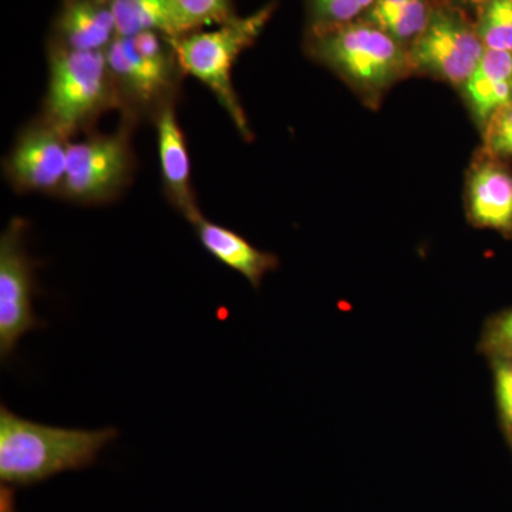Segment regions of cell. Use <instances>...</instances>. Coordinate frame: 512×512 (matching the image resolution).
Instances as JSON below:
<instances>
[{
    "instance_id": "obj_18",
    "label": "cell",
    "mask_w": 512,
    "mask_h": 512,
    "mask_svg": "<svg viewBox=\"0 0 512 512\" xmlns=\"http://www.w3.org/2000/svg\"><path fill=\"white\" fill-rule=\"evenodd\" d=\"M478 36L485 49L512 53V0H491L478 13Z\"/></svg>"
},
{
    "instance_id": "obj_4",
    "label": "cell",
    "mask_w": 512,
    "mask_h": 512,
    "mask_svg": "<svg viewBox=\"0 0 512 512\" xmlns=\"http://www.w3.org/2000/svg\"><path fill=\"white\" fill-rule=\"evenodd\" d=\"M274 10L275 5L271 3L247 18L235 16L217 29L194 30L170 37L183 73L200 80L214 93L247 140L251 138V131L232 84V67L239 55L254 45Z\"/></svg>"
},
{
    "instance_id": "obj_25",
    "label": "cell",
    "mask_w": 512,
    "mask_h": 512,
    "mask_svg": "<svg viewBox=\"0 0 512 512\" xmlns=\"http://www.w3.org/2000/svg\"><path fill=\"white\" fill-rule=\"evenodd\" d=\"M106 2H109V0H106Z\"/></svg>"
},
{
    "instance_id": "obj_8",
    "label": "cell",
    "mask_w": 512,
    "mask_h": 512,
    "mask_svg": "<svg viewBox=\"0 0 512 512\" xmlns=\"http://www.w3.org/2000/svg\"><path fill=\"white\" fill-rule=\"evenodd\" d=\"M485 52L476 26L451 6L434 8L429 25L409 49L413 69L464 86Z\"/></svg>"
},
{
    "instance_id": "obj_19",
    "label": "cell",
    "mask_w": 512,
    "mask_h": 512,
    "mask_svg": "<svg viewBox=\"0 0 512 512\" xmlns=\"http://www.w3.org/2000/svg\"><path fill=\"white\" fill-rule=\"evenodd\" d=\"M376 0H309L312 29H328L356 22Z\"/></svg>"
},
{
    "instance_id": "obj_23",
    "label": "cell",
    "mask_w": 512,
    "mask_h": 512,
    "mask_svg": "<svg viewBox=\"0 0 512 512\" xmlns=\"http://www.w3.org/2000/svg\"><path fill=\"white\" fill-rule=\"evenodd\" d=\"M15 488L2 484L0 490V512H16L15 510Z\"/></svg>"
},
{
    "instance_id": "obj_10",
    "label": "cell",
    "mask_w": 512,
    "mask_h": 512,
    "mask_svg": "<svg viewBox=\"0 0 512 512\" xmlns=\"http://www.w3.org/2000/svg\"><path fill=\"white\" fill-rule=\"evenodd\" d=\"M153 120L157 127L158 157L165 195L175 210L192 224L202 214L192 190L190 154L175 113V101L161 107Z\"/></svg>"
},
{
    "instance_id": "obj_7",
    "label": "cell",
    "mask_w": 512,
    "mask_h": 512,
    "mask_svg": "<svg viewBox=\"0 0 512 512\" xmlns=\"http://www.w3.org/2000/svg\"><path fill=\"white\" fill-rule=\"evenodd\" d=\"M28 222L13 218L0 238V357L10 359L19 340L32 330L45 328L35 313L37 288L35 259L26 249Z\"/></svg>"
},
{
    "instance_id": "obj_12",
    "label": "cell",
    "mask_w": 512,
    "mask_h": 512,
    "mask_svg": "<svg viewBox=\"0 0 512 512\" xmlns=\"http://www.w3.org/2000/svg\"><path fill=\"white\" fill-rule=\"evenodd\" d=\"M191 225L202 247L222 265L247 278L254 288H259L264 276L278 266V258L274 254L259 251L237 232L208 221L204 215Z\"/></svg>"
},
{
    "instance_id": "obj_1",
    "label": "cell",
    "mask_w": 512,
    "mask_h": 512,
    "mask_svg": "<svg viewBox=\"0 0 512 512\" xmlns=\"http://www.w3.org/2000/svg\"><path fill=\"white\" fill-rule=\"evenodd\" d=\"M119 436L116 429L82 430L23 419L0 406V481L32 487L57 474L93 466L100 451Z\"/></svg>"
},
{
    "instance_id": "obj_5",
    "label": "cell",
    "mask_w": 512,
    "mask_h": 512,
    "mask_svg": "<svg viewBox=\"0 0 512 512\" xmlns=\"http://www.w3.org/2000/svg\"><path fill=\"white\" fill-rule=\"evenodd\" d=\"M107 62L124 116H154L175 101L184 76L170 37L158 32L117 36L106 50Z\"/></svg>"
},
{
    "instance_id": "obj_16",
    "label": "cell",
    "mask_w": 512,
    "mask_h": 512,
    "mask_svg": "<svg viewBox=\"0 0 512 512\" xmlns=\"http://www.w3.org/2000/svg\"><path fill=\"white\" fill-rule=\"evenodd\" d=\"M117 36L158 32L177 37L171 0H109Z\"/></svg>"
},
{
    "instance_id": "obj_15",
    "label": "cell",
    "mask_w": 512,
    "mask_h": 512,
    "mask_svg": "<svg viewBox=\"0 0 512 512\" xmlns=\"http://www.w3.org/2000/svg\"><path fill=\"white\" fill-rule=\"evenodd\" d=\"M433 10L429 0H376L365 13V20L400 45L412 46L429 25Z\"/></svg>"
},
{
    "instance_id": "obj_3",
    "label": "cell",
    "mask_w": 512,
    "mask_h": 512,
    "mask_svg": "<svg viewBox=\"0 0 512 512\" xmlns=\"http://www.w3.org/2000/svg\"><path fill=\"white\" fill-rule=\"evenodd\" d=\"M121 107L106 52H82L49 43L43 120L70 138L89 130L101 114Z\"/></svg>"
},
{
    "instance_id": "obj_2",
    "label": "cell",
    "mask_w": 512,
    "mask_h": 512,
    "mask_svg": "<svg viewBox=\"0 0 512 512\" xmlns=\"http://www.w3.org/2000/svg\"><path fill=\"white\" fill-rule=\"evenodd\" d=\"M308 50L369 101L413 69L409 50L366 20L311 30Z\"/></svg>"
},
{
    "instance_id": "obj_20",
    "label": "cell",
    "mask_w": 512,
    "mask_h": 512,
    "mask_svg": "<svg viewBox=\"0 0 512 512\" xmlns=\"http://www.w3.org/2000/svg\"><path fill=\"white\" fill-rule=\"evenodd\" d=\"M484 141L491 157H512V103L485 124Z\"/></svg>"
},
{
    "instance_id": "obj_14",
    "label": "cell",
    "mask_w": 512,
    "mask_h": 512,
    "mask_svg": "<svg viewBox=\"0 0 512 512\" xmlns=\"http://www.w3.org/2000/svg\"><path fill=\"white\" fill-rule=\"evenodd\" d=\"M463 87L474 116L487 124L495 113L512 103V53L485 49Z\"/></svg>"
},
{
    "instance_id": "obj_9",
    "label": "cell",
    "mask_w": 512,
    "mask_h": 512,
    "mask_svg": "<svg viewBox=\"0 0 512 512\" xmlns=\"http://www.w3.org/2000/svg\"><path fill=\"white\" fill-rule=\"evenodd\" d=\"M69 147V137L47 121L39 119L29 124L6 158L5 173L9 183L19 192L60 194Z\"/></svg>"
},
{
    "instance_id": "obj_24",
    "label": "cell",
    "mask_w": 512,
    "mask_h": 512,
    "mask_svg": "<svg viewBox=\"0 0 512 512\" xmlns=\"http://www.w3.org/2000/svg\"><path fill=\"white\" fill-rule=\"evenodd\" d=\"M458 5L466 6V8L476 9L477 13L487 5L491 0H454Z\"/></svg>"
},
{
    "instance_id": "obj_6",
    "label": "cell",
    "mask_w": 512,
    "mask_h": 512,
    "mask_svg": "<svg viewBox=\"0 0 512 512\" xmlns=\"http://www.w3.org/2000/svg\"><path fill=\"white\" fill-rule=\"evenodd\" d=\"M136 120L124 116L123 126L113 134H92L70 143L67 171L60 197L79 204H106L116 200L130 183L134 171L131 126Z\"/></svg>"
},
{
    "instance_id": "obj_22",
    "label": "cell",
    "mask_w": 512,
    "mask_h": 512,
    "mask_svg": "<svg viewBox=\"0 0 512 512\" xmlns=\"http://www.w3.org/2000/svg\"><path fill=\"white\" fill-rule=\"evenodd\" d=\"M495 390L501 416L512 433V357L495 362Z\"/></svg>"
},
{
    "instance_id": "obj_11",
    "label": "cell",
    "mask_w": 512,
    "mask_h": 512,
    "mask_svg": "<svg viewBox=\"0 0 512 512\" xmlns=\"http://www.w3.org/2000/svg\"><path fill=\"white\" fill-rule=\"evenodd\" d=\"M116 37V22L109 2L64 0L53 23L50 42L82 52H106Z\"/></svg>"
},
{
    "instance_id": "obj_17",
    "label": "cell",
    "mask_w": 512,
    "mask_h": 512,
    "mask_svg": "<svg viewBox=\"0 0 512 512\" xmlns=\"http://www.w3.org/2000/svg\"><path fill=\"white\" fill-rule=\"evenodd\" d=\"M177 36L234 19L232 0H171Z\"/></svg>"
},
{
    "instance_id": "obj_21",
    "label": "cell",
    "mask_w": 512,
    "mask_h": 512,
    "mask_svg": "<svg viewBox=\"0 0 512 512\" xmlns=\"http://www.w3.org/2000/svg\"><path fill=\"white\" fill-rule=\"evenodd\" d=\"M483 343L485 350L493 353L497 359L512 357V311L491 322Z\"/></svg>"
},
{
    "instance_id": "obj_13",
    "label": "cell",
    "mask_w": 512,
    "mask_h": 512,
    "mask_svg": "<svg viewBox=\"0 0 512 512\" xmlns=\"http://www.w3.org/2000/svg\"><path fill=\"white\" fill-rule=\"evenodd\" d=\"M468 208L478 227L511 231L512 175L493 161L477 165L468 180Z\"/></svg>"
}]
</instances>
